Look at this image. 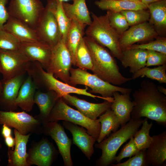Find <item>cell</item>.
Masks as SVG:
<instances>
[{
  "mask_svg": "<svg viewBox=\"0 0 166 166\" xmlns=\"http://www.w3.org/2000/svg\"><path fill=\"white\" fill-rule=\"evenodd\" d=\"M157 85L148 80H143L140 87L133 93L134 104L131 113V119L138 120L142 117L166 124V97L160 93Z\"/></svg>",
  "mask_w": 166,
  "mask_h": 166,
  "instance_id": "obj_1",
  "label": "cell"
},
{
  "mask_svg": "<svg viewBox=\"0 0 166 166\" xmlns=\"http://www.w3.org/2000/svg\"><path fill=\"white\" fill-rule=\"evenodd\" d=\"M92 58L91 71L102 80L119 86L132 80L124 77L120 73L117 62L105 47L87 36L83 37Z\"/></svg>",
  "mask_w": 166,
  "mask_h": 166,
  "instance_id": "obj_2",
  "label": "cell"
},
{
  "mask_svg": "<svg viewBox=\"0 0 166 166\" xmlns=\"http://www.w3.org/2000/svg\"><path fill=\"white\" fill-rule=\"evenodd\" d=\"M28 74L32 78L35 84L38 89L41 91H53L57 94L59 98L71 93L84 95L96 99L98 98L109 101V98L96 96L87 91V86L84 89H80L72 86L68 83L60 81L53 75L45 71L38 62H33L28 71Z\"/></svg>",
  "mask_w": 166,
  "mask_h": 166,
  "instance_id": "obj_3",
  "label": "cell"
},
{
  "mask_svg": "<svg viewBox=\"0 0 166 166\" xmlns=\"http://www.w3.org/2000/svg\"><path fill=\"white\" fill-rule=\"evenodd\" d=\"M143 120L131 119L119 130L111 134L100 143L95 144L96 148L102 150L101 156L97 160V166H107L115 161L117 152L120 147L128 139L133 137L142 125Z\"/></svg>",
  "mask_w": 166,
  "mask_h": 166,
  "instance_id": "obj_4",
  "label": "cell"
},
{
  "mask_svg": "<svg viewBox=\"0 0 166 166\" xmlns=\"http://www.w3.org/2000/svg\"><path fill=\"white\" fill-rule=\"evenodd\" d=\"M93 19L85 33L103 46L107 48L112 56L121 61L122 51L119 44L120 36L109 24L106 14L98 16L91 12Z\"/></svg>",
  "mask_w": 166,
  "mask_h": 166,
  "instance_id": "obj_5",
  "label": "cell"
},
{
  "mask_svg": "<svg viewBox=\"0 0 166 166\" xmlns=\"http://www.w3.org/2000/svg\"><path fill=\"white\" fill-rule=\"evenodd\" d=\"M68 84L75 87L81 85L89 87L91 90L89 92L101 95L104 98L112 97L114 93L118 92L122 94L130 93L132 89L112 84L98 77L95 74L91 73L87 70L79 68H71Z\"/></svg>",
  "mask_w": 166,
  "mask_h": 166,
  "instance_id": "obj_6",
  "label": "cell"
},
{
  "mask_svg": "<svg viewBox=\"0 0 166 166\" xmlns=\"http://www.w3.org/2000/svg\"><path fill=\"white\" fill-rule=\"evenodd\" d=\"M63 120L79 125L87 129V132L97 141L100 132L101 124L97 119L93 120L78 110L69 106L62 99L57 100L50 114L49 121Z\"/></svg>",
  "mask_w": 166,
  "mask_h": 166,
  "instance_id": "obj_7",
  "label": "cell"
},
{
  "mask_svg": "<svg viewBox=\"0 0 166 166\" xmlns=\"http://www.w3.org/2000/svg\"><path fill=\"white\" fill-rule=\"evenodd\" d=\"M57 0H47V3L35 28L39 40L52 47L61 40V33L53 12Z\"/></svg>",
  "mask_w": 166,
  "mask_h": 166,
  "instance_id": "obj_8",
  "label": "cell"
},
{
  "mask_svg": "<svg viewBox=\"0 0 166 166\" xmlns=\"http://www.w3.org/2000/svg\"><path fill=\"white\" fill-rule=\"evenodd\" d=\"M31 62L20 49H0V72L2 76L1 83L27 73Z\"/></svg>",
  "mask_w": 166,
  "mask_h": 166,
  "instance_id": "obj_9",
  "label": "cell"
},
{
  "mask_svg": "<svg viewBox=\"0 0 166 166\" xmlns=\"http://www.w3.org/2000/svg\"><path fill=\"white\" fill-rule=\"evenodd\" d=\"M44 7L40 0H10L7 10L10 16L35 29Z\"/></svg>",
  "mask_w": 166,
  "mask_h": 166,
  "instance_id": "obj_10",
  "label": "cell"
},
{
  "mask_svg": "<svg viewBox=\"0 0 166 166\" xmlns=\"http://www.w3.org/2000/svg\"><path fill=\"white\" fill-rule=\"evenodd\" d=\"M72 65L71 55L65 42L61 40L52 47L51 56L46 71L68 84Z\"/></svg>",
  "mask_w": 166,
  "mask_h": 166,
  "instance_id": "obj_11",
  "label": "cell"
},
{
  "mask_svg": "<svg viewBox=\"0 0 166 166\" xmlns=\"http://www.w3.org/2000/svg\"><path fill=\"white\" fill-rule=\"evenodd\" d=\"M0 124L14 128L22 134L42 133V125L38 120L23 111L0 110Z\"/></svg>",
  "mask_w": 166,
  "mask_h": 166,
  "instance_id": "obj_12",
  "label": "cell"
},
{
  "mask_svg": "<svg viewBox=\"0 0 166 166\" xmlns=\"http://www.w3.org/2000/svg\"><path fill=\"white\" fill-rule=\"evenodd\" d=\"M27 153L26 161L29 166H50L59 152L47 138L43 137L33 144Z\"/></svg>",
  "mask_w": 166,
  "mask_h": 166,
  "instance_id": "obj_13",
  "label": "cell"
},
{
  "mask_svg": "<svg viewBox=\"0 0 166 166\" xmlns=\"http://www.w3.org/2000/svg\"><path fill=\"white\" fill-rule=\"evenodd\" d=\"M42 133L50 136L55 141L64 166H73L70 152L72 141L67 136L63 126L58 121L49 122L42 125Z\"/></svg>",
  "mask_w": 166,
  "mask_h": 166,
  "instance_id": "obj_14",
  "label": "cell"
},
{
  "mask_svg": "<svg viewBox=\"0 0 166 166\" xmlns=\"http://www.w3.org/2000/svg\"><path fill=\"white\" fill-rule=\"evenodd\" d=\"M158 36L153 27L146 22L130 26L120 36L119 44L122 51L136 43L152 40Z\"/></svg>",
  "mask_w": 166,
  "mask_h": 166,
  "instance_id": "obj_15",
  "label": "cell"
},
{
  "mask_svg": "<svg viewBox=\"0 0 166 166\" xmlns=\"http://www.w3.org/2000/svg\"><path fill=\"white\" fill-rule=\"evenodd\" d=\"M62 98L66 103L75 107L84 116L93 120H97L100 116L110 109L112 103L106 100L101 103H92L70 94L63 96Z\"/></svg>",
  "mask_w": 166,
  "mask_h": 166,
  "instance_id": "obj_16",
  "label": "cell"
},
{
  "mask_svg": "<svg viewBox=\"0 0 166 166\" xmlns=\"http://www.w3.org/2000/svg\"><path fill=\"white\" fill-rule=\"evenodd\" d=\"M27 73L20 74L2 83L0 107L6 111H14L18 108L15 103L19 90L26 79Z\"/></svg>",
  "mask_w": 166,
  "mask_h": 166,
  "instance_id": "obj_17",
  "label": "cell"
},
{
  "mask_svg": "<svg viewBox=\"0 0 166 166\" xmlns=\"http://www.w3.org/2000/svg\"><path fill=\"white\" fill-rule=\"evenodd\" d=\"M19 49L30 61L38 62L46 69L52 53L49 45L39 40L21 42Z\"/></svg>",
  "mask_w": 166,
  "mask_h": 166,
  "instance_id": "obj_18",
  "label": "cell"
},
{
  "mask_svg": "<svg viewBox=\"0 0 166 166\" xmlns=\"http://www.w3.org/2000/svg\"><path fill=\"white\" fill-rule=\"evenodd\" d=\"M63 126L71 133L73 143L76 145L89 160L94 152L93 145L96 140L83 127L66 121H62Z\"/></svg>",
  "mask_w": 166,
  "mask_h": 166,
  "instance_id": "obj_19",
  "label": "cell"
},
{
  "mask_svg": "<svg viewBox=\"0 0 166 166\" xmlns=\"http://www.w3.org/2000/svg\"><path fill=\"white\" fill-rule=\"evenodd\" d=\"M152 137V141L145 150L147 161L149 165L166 166V131Z\"/></svg>",
  "mask_w": 166,
  "mask_h": 166,
  "instance_id": "obj_20",
  "label": "cell"
},
{
  "mask_svg": "<svg viewBox=\"0 0 166 166\" xmlns=\"http://www.w3.org/2000/svg\"><path fill=\"white\" fill-rule=\"evenodd\" d=\"M15 144L14 149L9 148L7 152L9 166H29L26 159L28 153L26 145L31 133L21 134L16 129L14 130Z\"/></svg>",
  "mask_w": 166,
  "mask_h": 166,
  "instance_id": "obj_21",
  "label": "cell"
},
{
  "mask_svg": "<svg viewBox=\"0 0 166 166\" xmlns=\"http://www.w3.org/2000/svg\"><path fill=\"white\" fill-rule=\"evenodd\" d=\"M59 98L57 93L53 91L43 92L37 89L34 95V101L38 107L40 113L34 118L44 125L49 121L51 111L57 100Z\"/></svg>",
  "mask_w": 166,
  "mask_h": 166,
  "instance_id": "obj_22",
  "label": "cell"
},
{
  "mask_svg": "<svg viewBox=\"0 0 166 166\" xmlns=\"http://www.w3.org/2000/svg\"><path fill=\"white\" fill-rule=\"evenodd\" d=\"M4 29L20 42L39 40L34 29L21 21L10 16L4 26Z\"/></svg>",
  "mask_w": 166,
  "mask_h": 166,
  "instance_id": "obj_23",
  "label": "cell"
},
{
  "mask_svg": "<svg viewBox=\"0 0 166 166\" xmlns=\"http://www.w3.org/2000/svg\"><path fill=\"white\" fill-rule=\"evenodd\" d=\"M113 96L114 100L110 109L118 117L120 125L123 126L130 120L134 104L131 100L130 93L121 94L116 92Z\"/></svg>",
  "mask_w": 166,
  "mask_h": 166,
  "instance_id": "obj_24",
  "label": "cell"
},
{
  "mask_svg": "<svg viewBox=\"0 0 166 166\" xmlns=\"http://www.w3.org/2000/svg\"><path fill=\"white\" fill-rule=\"evenodd\" d=\"M73 1L72 4L62 2L64 11L71 20L77 22L85 28L90 25L92 21L85 0Z\"/></svg>",
  "mask_w": 166,
  "mask_h": 166,
  "instance_id": "obj_25",
  "label": "cell"
},
{
  "mask_svg": "<svg viewBox=\"0 0 166 166\" xmlns=\"http://www.w3.org/2000/svg\"><path fill=\"white\" fill-rule=\"evenodd\" d=\"M150 13L148 22L154 27L159 36L166 35V0H161L148 6Z\"/></svg>",
  "mask_w": 166,
  "mask_h": 166,
  "instance_id": "obj_26",
  "label": "cell"
},
{
  "mask_svg": "<svg viewBox=\"0 0 166 166\" xmlns=\"http://www.w3.org/2000/svg\"><path fill=\"white\" fill-rule=\"evenodd\" d=\"M37 89L32 78L27 74L19 90L15 101L16 105L25 112L31 111L35 104L34 97Z\"/></svg>",
  "mask_w": 166,
  "mask_h": 166,
  "instance_id": "obj_27",
  "label": "cell"
},
{
  "mask_svg": "<svg viewBox=\"0 0 166 166\" xmlns=\"http://www.w3.org/2000/svg\"><path fill=\"white\" fill-rule=\"evenodd\" d=\"M147 50L140 49H127L122 51L120 61L124 68L129 67L132 74L146 66Z\"/></svg>",
  "mask_w": 166,
  "mask_h": 166,
  "instance_id": "obj_28",
  "label": "cell"
},
{
  "mask_svg": "<svg viewBox=\"0 0 166 166\" xmlns=\"http://www.w3.org/2000/svg\"><path fill=\"white\" fill-rule=\"evenodd\" d=\"M94 3L101 10L116 12H120L128 10L148 9L147 6L140 1L98 0L96 1Z\"/></svg>",
  "mask_w": 166,
  "mask_h": 166,
  "instance_id": "obj_29",
  "label": "cell"
},
{
  "mask_svg": "<svg viewBox=\"0 0 166 166\" xmlns=\"http://www.w3.org/2000/svg\"><path fill=\"white\" fill-rule=\"evenodd\" d=\"M85 28L77 22L72 20L70 27L66 37L65 44L71 55L72 65L76 64V54L77 48L85 33Z\"/></svg>",
  "mask_w": 166,
  "mask_h": 166,
  "instance_id": "obj_30",
  "label": "cell"
},
{
  "mask_svg": "<svg viewBox=\"0 0 166 166\" xmlns=\"http://www.w3.org/2000/svg\"><path fill=\"white\" fill-rule=\"evenodd\" d=\"M97 121L101 124V128L98 143L102 141L107 136H109L112 132L117 130L120 125L119 120L113 112L110 109L99 117Z\"/></svg>",
  "mask_w": 166,
  "mask_h": 166,
  "instance_id": "obj_31",
  "label": "cell"
},
{
  "mask_svg": "<svg viewBox=\"0 0 166 166\" xmlns=\"http://www.w3.org/2000/svg\"><path fill=\"white\" fill-rule=\"evenodd\" d=\"M166 64L154 68L145 66L133 73L131 78L135 80L146 77L156 80L160 83H166Z\"/></svg>",
  "mask_w": 166,
  "mask_h": 166,
  "instance_id": "obj_32",
  "label": "cell"
},
{
  "mask_svg": "<svg viewBox=\"0 0 166 166\" xmlns=\"http://www.w3.org/2000/svg\"><path fill=\"white\" fill-rule=\"evenodd\" d=\"M141 128L136 132L133 136L134 141L139 151H145L150 144L152 137L149 135L150 131L153 124L149 123L147 118L144 119Z\"/></svg>",
  "mask_w": 166,
  "mask_h": 166,
  "instance_id": "obj_33",
  "label": "cell"
},
{
  "mask_svg": "<svg viewBox=\"0 0 166 166\" xmlns=\"http://www.w3.org/2000/svg\"><path fill=\"white\" fill-rule=\"evenodd\" d=\"M53 11L61 33V40L65 42L67 35L71 25L72 20L65 14L61 1L57 0V4L54 7Z\"/></svg>",
  "mask_w": 166,
  "mask_h": 166,
  "instance_id": "obj_34",
  "label": "cell"
},
{
  "mask_svg": "<svg viewBox=\"0 0 166 166\" xmlns=\"http://www.w3.org/2000/svg\"><path fill=\"white\" fill-rule=\"evenodd\" d=\"M76 61V66L78 68L86 70H92L93 67L92 57L83 38L77 48Z\"/></svg>",
  "mask_w": 166,
  "mask_h": 166,
  "instance_id": "obj_35",
  "label": "cell"
},
{
  "mask_svg": "<svg viewBox=\"0 0 166 166\" xmlns=\"http://www.w3.org/2000/svg\"><path fill=\"white\" fill-rule=\"evenodd\" d=\"M106 14L109 24L120 36L129 28L127 20L121 12L108 10Z\"/></svg>",
  "mask_w": 166,
  "mask_h": 166,
  "instance_id": "obj_36",
  "label": "cell"
},
{
  "mask_svg": "<svg viewBox=\"0 0 166 166\" xmlns=\"http://www.w3.org/2000/svg\"><path fill=\"white\" fill-rule=\"evenodd\" d=\"M121 12L125 17L130 26L148 22L150 18L148 9L128 10Z\"/></svg>",
  "mask_w": 166,
  "mask_h": 166,
  "instance_id": "obj_37",
  "label": "cell"
},
{
  "mask_svg": "<svg viewBox=\"0 0 166 166\" xmlns=\"http://www.w3.org/2000/svg\"><path fill=\"white\" fill-rule=\"evenodd\" d=\"M134 49L153 50L166 54V38L158 36L154 40L147 43L134 44L127 49Z\"/></svg>",
  "mask_w": 166,
  "mask_h": 166,
  "instance_id": "obj_38",
  "label": "cell"
},
{
  "mask_svg": "<svg viewBox=\"0 0 166 166\" xmlns=\"http://www.w3.org/2000/svg\"><path fill=\"white\" fill-rule=\"evenodd\" d=\"M21 42L4 29L0 30V49L15 50L20 49Z\"/></svg>",
  "mask_w": 166,
  "mask_h": 166,
  "instance_id": "obj_39",
  "label": "cell"
},
{
  "mask_svg": "<svg viewBox=\"0 0 166 166\" xmlns=\"http://www.w3.org/2000/svg\"><path fill=\"white\" fill-rule=\"evenodd\" d=\"M126 161L113 164V166H148L149 165L146 156L145 151H140Z\"/></svg>",
  "mask_w": 166,
  "mask_h": 166,
  "instance_id": "obj_40",
  "label": "cell"
},
{
  "mask_svg": "<svg viewBox=\"0 0 166 166\" xmlns=\"http://www.w3.org/2000/svg\"><path fill=\"white\" fill-rule=\"evenodd\" d=\"M139 151L134 143L133 137H132L128 143L124 146L118 155L116 156L114 160L119 163L123 159L131 157Z\"/></svg>",
  "mask_w": 166,
  "mask_h": 166,
  "instance_id": "obj_41",
  "label": "cell"
},
{
  "mask_svg": "<svg viewBox=\"0 0 166 166\" xmlns=\"http://www.w3.org/2000/svg\"><path fill=\"white\" fill-rule=\"evenodd\" d=\"M166 64V54L153 50H147L146 66L161 65Z\"/></svg>",
  "mask_w": 166,
  "mask_h": 166,
  "instance_id": "obj_42",
  "label": "cell"
},
{
  "mask_svg": "<svg viewBox=\"0 0 166 166\" xmlns=\"http://www.w3.org/2000/svg\"><path fill=\"white\" fill-rule=\"evenodd\" d=\"M8 0H0V30L4 29V26L10 16L6 7Z\"/></svg>",
  "mask_w": 166,
  "mask_h": 166,
  "instance_id": "obj_43",
  "label": "cell"
},
{
  "mask_svg": "<svg viewBox=\"0 0 166 166\" xmlns=\"http://www.w3.org/2000/svg\"><path fill=\"white\" fill-rule=\"evenodd\" d=\"M2 134L5 138L12 136V130L9 127L5 124H3L1 131Z\"/></svg>",
  "mask_w": 166,
  "mask_h": 166,
  "instance_id": "obj_44",
  "label": "cell"
},
{
  "mask_svg": "<svg viewBox=\"0 0 166 166\" xmlns=\"http://www.w3.org/2000/svg\"><path fill=\"white\" fill-rule=\"evenodd\" d=\"M4 138L5 143L6 145L9 148H12L13 149L15 144V138H13L11 136Z\"/></svg>",
  "mask_w": 166,
  "mask_h": 166,
  "instance_id": "obj_45",
  "label": "cell"
},
{
  "mask_svg": "<svg viewBox=\"0 0 166 166\" xmlns=\"http://www.w3.org/2000/svg\"><path fill=\"white\" fill-rule=\"evenodd\" d=\"M157 89L161 93L166 95V89L162 86L157 85Z\"/></svg>",
  "mask_w": 166,
  "mask_h": 166,
  "instance_id": "obj_46",
  "label": "cell"
},
{
  "mask_svg": "<svg viewBox=\"0 0 166 166\" xmlns=\"http://www.w3.org/2000/svg\"><path fill=\"white\" fill-rule=\"evenodd\" d=\"M161 0H140V2L148 6V4Z\"/></svg>",
  "mask_w": 166,
  "mask_h": 166,
  "instance_id": "obj_47",
  "label": "cell"
},
{
  "mask_svg": "<svg viewBox=\"0 0 166 166\" xmlns=\"http://www.w3.org/2000/svg\"><path fill=\"white\" fill-rule=\"evenodd\" d=\"M2 89V83L1 81L0 80V95L1 93Z\"/></svg>",
  "mask_w": 166,
  "mask_h": 166,
  "instance_id": "obj_48",
  "label": "cell"
},
{
  "mask_svg": "<svg viewBox=\"0 0 166 166\" xmlns=\"http://www.w3.org/2000/svg\"><path fill=\"white\" fill-rule=\"evenodd\" d=\"M124 1H140V0H122Z\"/></svg>",
  "mask_w": 166,
  "mask_h": 166,
  "instance_id": "obj_49",
  "label": "cell"
},
{
  "mask_svg": "<svg viewBox=\"0 0 166 166\" xmlns=\"http://www.w3.org/2000/svg\"><path fill=\"white\" fill-rule=\"evenodd\" d=\"M61 1L62 2H67L68 1H70V0H72L73 1V0H59Z\"/></svg>",
  "mask_w": 166,
  "mask_h": 166,
  "instance_id": "obj_50",
  "label": "cell"
},
{
  "mask_svg": "<svg viewBox=\"0 0 166 166\" xmlns=\"http://www.w3.org/2000/svg\"><path fill=\"white\" fill-rule=\"evenodd\" d=\"M2 148V145L0 143V149Z\"/></svg>",
  "mask_w": 166,
  "mask_h": 166,
  "instance_id": "obj_51",
  "label": "cell"
},
{
  "mask_svg": "<svg viewBox=\"0 0 166 166\" xmlns=\"http://www.w3.org/2000/svg\"><path fill=\"white\" fill-rule=\"evenodd\" d=\"M0 161H1V159H0Z\"/></svg>",
  "mask_w": 166,
  "mask_h": 166,
  "instance_id": "obj_52",
  "label": "cell"
}]
</instances>
